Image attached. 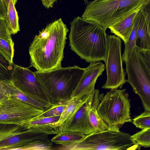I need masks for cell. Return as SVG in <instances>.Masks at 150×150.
<instances>
[{"label": "cell", "instance_id": "cell-1", "mask_svg": "<svg viewBox=\"0 0 150 150\" xmlns=\"http://www.w3.org/2000/svg\"><path fill=\"white\" fill-rule=\"evenodd\" d=\"M68 31L60 18L40 31L29 48L30 67L41 72L61 67Z\"/></svg>", "mask_w": 150, "mask_h": 150}, {"label": "cell", "instance_id": "cell-2", "mask_svg": "<svg viewBox=\"0 0 150 150\" xmlns=\"http://www.w3.org/2000/svg\"><path fill=\"white\" fill-rule=\"evenodd\" d=\"M70 24L69 38L72 50L88 62L105 61L107 47L106 30L80 16L75 18Z\"/></svg>", "mask_w": 150, "mask_h": 150}, {"label": "cell", "instance_id": "cell-3", "mask_svg": "<svg viewBox=\"0 0 150 150\" xmlns=\"http://www.w3.org/2000/svg\"><path fill=\"white\" fill-rule=\"evenodd\" d=\"M150 4V0H98L88 2L82 16L106 30Z\"/></svg>", "mask_w": 150, "mask_h": 150}, {"label": "cell", "instance_id": "cell-4", "mask_svg": "<svg viewBox=\"0 0 150 150\" xmlns=\"http://www.w3.org/2000/svg\"><path fill=\"white\" fill-rule=\"evenodd\" d=\"M84 71V68L74 66L61 67L44 72L37 71L34 73L53 105L71 98Z\"/></svg>", "mask_w": 150, "mask_h": 150}, {"label": "cell", "instance_id": "cell-5", "mask_svg": "<svg viewBox=\"0 0 150 150\" xmlns=\"http://www.w3.org/2000/svg\"><path fill=\"white\" fill-rule=\"evenodd\" d=\"M48 134L35 133L23 125L0 123V150H50Z\"/></svg>", "mask_w": 150, "mask_h": 150}, {"label": "cell", "instance_id": "cell-6", "mask_svg": "<svg viewBox=\"0 0 150 150\" xmlns=\"http://www.w3.org/2000/svg\"><path fill=\"white\" fill-rule=\"evenodd\" d=\"M134 144L128 133L108 129L85 135L82 139L58 150H128L140 149Z\"/></svg>", "mask_w": 150, "mask_h": 150}, {"label": "cell", "instance_id": "cell-7", "mask_svg": "<svg viewBox=\"0 0 150 150\" xmlns=\"http://www.w3.org/2000/svg\"><path fill=\"white\" fill-rule=\"evenodd\" d=\"M130 107V100L126 89H110L103 95L97 112L108 129L118 131L124 124L132 121Z\"/></svg>", "mask_w": 150, "mask_h": 150}, {"label": "cell", "instance_id": "cell-8", "mask_svg": "<svg viewBox=\"0 0 150 150\" xmlns=\"http://www.w3.org/2000/svg\"><path fill=\"white\" fill-rule=\"evenodd\" d=\"M121 47L122 41L120 38L114 35L108 36L107 56L104 61L107 79L102 87L103 89L121 88L126 82Z\"/></svg>", "mask_w": 150, "mask_h": 150}, {"label": "cell", "instance_id": "cell-9", "mask_svg": "<svg viewBox=\"0 0 150 150\" xmlns=\"http://www.w3.org/2000/svg\"><path fill=\"white\" fill-rule=\"evenodd\" d=\"M124 62L127 76L126 82L140 98L144 110L150 111V72L142 64L135 47Z\"/></svg>", "mask_w": 150, "mask_h": 150}, {"label": "cell", "instance_id": "cell-10", "mask_svg": "<svg viewBox=\"0 0 150 150\" xmlns=\"http://www.w3.org/2000/svg\"><path fill=\"white\" fill-rule=\"evenodd\" d=\"M44 112L15 97L0 100V123L22 125Z\"/></svg>", "mask_w": 150, "mask_h": 150}, {"label": "cell", "instance_id": "cell-11", "mask_svg": "<svg viewBox=\"0 0 150 150\" xmlns=\"http://www.w3.org/2000/svg\"><path fill=\"white\" fill-rule=\"evenodd\" d=\"M10 81L16 88L39 101L52 105L40 81L34 72L14 64Z\"/></svg>", "mask_w": 150, "mask_h": 150}, {"label": "cell", "instance_id": "cell-12", "mask_svg": "<svg viewBox=\"0 0 150 150\" xmlns=\"http://www.w3.org/2000/svg\"><path fill=\"white\" fill-rule=\"evenodd\" d=\"M105 69V65L102 62L90 63L88 67L84 68L83 74L71 98H81L90 94L95 89L98 78L102 75Z\"/></svg>", "mask_w": 150, "mask_h": 150}, {"label": "cell", "instance_id": "cell-13", "mask_svg": "<svg viewBox=\"0 0 150 150\" xmlns=\"http://www.w3.org/2000/svg\"><path fill=\"white\" fill-rule=\"evenodd\" d=\"M55 129L58 133L70 131L80 132L85 135L95 132L90 121L86 101L74 115Z\"/></svg>", "mask_w": 150, "mask_h": 150}, {"label": "cell", "instance_id": "cell-14", "mask_svg": "<svg viewBox=\"0 0 150 150\" xmlns=\"http://www.w3.org/2000/svg\"><path fill=\"white\" fill-rule=\"evenodd\" d=\"M0 86L4 98H16L44 111L52 106L27 95L15 87L10 81H0Z\"/></svg>", "mask_w": 150, "mask_h": 150}, {"label": "cell", "instance_id": "cell-15", "mask_svg": "<svg viewBox=\"0 0 150 150\" xmlns=\"http://www.w3.org/2000/svg\"><path fill=\"white\" fill-rule=\"evenodd\" d=\"M104 95L98 89H94L89 95L86 101L90 122L95 132H102L108 129L107 125L103 121L97 112L98 105Z\"/></svg>", "mask_w": 150, "mask_h": 150}, {"label": "cell", "instance_id": "cell-16", "mask_svg": "<svg viewBox=\"0 0 150 150\" xmlns=\"http://www.w3.org/2000/svg\"><path fill=\"white\" fill-rule=\"evenodd\" d=\"M89 95L81 98H70L67 100L66 107L60 116L58 120L48 125L55 129L56 127L60 126L65 121L71 118L86 102Z\"/></svg>", "mask_w": 150, "mask_h": 150}, {"label": "cell", "instance_id": "cell-17", "mask_svg": "<svg viewBox=\"0 0 150 150\" xmlns=\"http://www.w3.org/2000/svg\"><path fill=\"white\" fill-rule=\"evenodd\" d=\"M139 11L133 13L121 21L108 28L110 32L122 39L124 44L128 41Z\"/></svg>", "mask_w": 150, "mask_h": 150}, {"label": "cell", "instance_id": "cell-18", "mask_svg": "<svg viewBox=\"0 0 150 150\" xmlns=\"http://www.w3.org/2000/svg\"><path fill=\"white\" fill-rule=\"evenodd\" d=\"M150 24L147 23L142 12L137 31L135 47L142 49H150Z\"/></svg>", "mask_w": 150, "mask_h": 150}, {"label": "cell", "instance_id": "cell-19", "mask_svg": "<svg viewBox=\"0 0 150 150\" xmlns=\"http://www.w3.org/2000/svg\"><path fill=\"white\" fill-rule=\"evenodd\" d=\"M17 0H9L5 18L10 33L14 35L20 31L19 18L15 5Z\"/></svg>", "mask_w": 150, "mask_h": 150}, {"label": "cell", "instance_id": "cell-20", "mask_svg": "<svg viewBox=\"0 0 150 150\" xmlns=\"http://www.w3.org/2000/svg\"><path fill=\"white\" fill-rule=\"evenodd\" d=\"M85 135L79 132L65 131L56 134L51 141L52 143L66 146L82 139Z\"/></svg>", "mask_w": 150, "mask_h": 150}, {"label": "cell", "instance_id": "cell-21", "mask_svg": "<svg viewBox=\"0 0 150 150\" xmlns=\"http://www.w3.org/2000/svg\"><path fill=\"white\" fill-rule=\"evenodd\" d=\"M141 9L139 11L136 16L134 23L128 41L125 44L124 51L122 55L123 62L131 55L135 47L137 31L142 15Z\"/></svg>", "mask_w": 150, "mask_h": 150}, {"label": "cell", "instance_id": "cell-22", "mask_svg": "<svg viewBox=\"0 0 150 150\" xmlns=\"http://www.w3.org/2000/svg\"><path fill=\"white\" fill-rule=\"evenodd\" d=\"M14 43L12 39L6 40L0 38V54L11 65L13 64Z\"/></svg>", "mask_w": 150, "mask_h": 150}, {"label": "cell", "instance_id": "cell-23", "mask_svg": "<svg viewBox=\"0 0 150 150\" xmlns=\"http://www.w3.org/2000/svg\"><path fill=\"white\" fill-rule=\"evenodd\" d=\"M134 144L140 147L147 148L150 146V128L142 129L131 135Z\"/></svg>", "mask_w": 150, "mask_h": 150}, {"label": "cell", "instance_id": "cell-24", "mask_svg": "<svg viewBox=\"0 0 150 150\" xmlns=\"http://www.w3.org/2000/svg\"><path fill=\"white\" fill-rule=\"evenodd\" d=\"M13 65L0 54V81H10Z\"/></svg>", "mask_w": 150, "mask_h": 150}, {"label": "cell", "instance_id": "cell-25", "mask_svg": "<svg viewBox=\"0 0 150 150\" xmlns=\"http://www.w3.org/2000/svg\"><path fill=\"white\" fill-rule=\"evenodd\" d=\"M132 123L137 128L142 129L150 128V111L144 110L140 115L135 117Z\"/></svg>", "mask_w": 150, "mask_h": 150}, {"label": "cell", "instance_id": "cell-26", "mask_svg": "<svg viewBox=\"0 0 150 150\" xmlns=\"http://www.w3.org/2000/svg\"><path fill=\"white\" fill-rule=\"evenodd\" d=\"M67 100L53 105L50 108L44 111L37 117H45L60 116L66 107Z\"/></svg>", "mask_w": 150, "mask_h": 150}, {"label": "cell", "instance_id": "cell-27", "mask_svg": "<svg viewBox=\"0 0 150 150\" xmlns=\"http://www.w3.org/2000/svg\"><path fill=\"white\" fill-rule=\"evenodd\" d=\"M59 117L60 116L45 117H36L23 125L27 128L34 126L48 125L57 121Z\"/></svg>", "mask_w": 150, "mask_h": 150}, {"label": "cell", "instance_id": "cell-28", "mask_svg": "<svg viewBox=\"0 0 150 150\" xmlns=\"http://www.w3.org/2000/svg\"><path fill=\"white\" fill-rule=\"evenodd\" d=\"M135 48L142 64L149 72H150V49H142Z\"/></svg>", "mask_w": 150, "mask_h": 150}, {"label": "cell", "instance_id": "cell-29", "mask_svg": "<svg viewBox=\"0 0 150 150\" xmlns=\"http://www.w3.org/2000/svg\"><path fill=\"white\" fill-rule=\"evenodd\" d=\"M0 38L8 40L12 39L5 19L2 18H0Z\"/></svg>", "mask_w": 150, "mask_h": 150}, {"label": "cell", "instance_id": "cell-30", "mask_svg": "<svg viewBox=\"0 0 150 150\" xmlns=\"http://www.w3.org/2000/svg\"><path fill=\"white\" fill-rule=\"evenodd\" d=\"M7 13V8L4 0H0V18L5 19Z\"/></svg>", "mask_w": 150, "mask_h": 150}, {"label": "cell", "instance_id": "cell-31", "mask_svg": "<svg viewBox=\"0 0 150 150\" xmlns=\"http://www.w3.org/2000/svg\"><path fill=\"white\" fill-rule=\"evenodd\" d=\"M45 8L48 9L53 7V5L57 0H41Z\"/></svg>", "mask_w": 150, "mask_h": 150}, {"label": "cell", "instance_id": "cell-32", "mask_svg": "<svg viewBox=\"0 0 150 150\" xmlns=\"http://www.w3.org/2000/svg\"><path fill=\"white\" fill-rule=\"evenodd\" d=\"M4 98V95L2 92L1 90L0 87V100Z\"/></svg>", "mask_w": 150, "mask_h": 150}, {"label": "cell", "instance_id": "cell-33", "mask_svg": "<svg viewBox=\"0 0 150 150\" xmlns=\"http://www.w3.org/2000/svg\"><path fill=\"white\" fill-rule=\"evenodd\" d=\"M4 2L5 3V4H6V5L7 8L8 6V4L9 3V0H4Z\"/></svg>", "mask_w": 150, "mask_h": 150}, {"label": "cell", "instance_id": "cell-34", "mask_svg": "<svg viewBox=\"0 0 150 150\" xmlns=\"http://www.w3.org/2000/svg\"><path fill=\"white\" fill-rule=\"evenodd\" d=\"M83 0L84 1L85 4H87L88 2V0Z\"/></svg>", "mask_w": 150, "mask_h": 150}, {"label": "cell", "instance_id": "cell-35", "mask_svg": "<svg viewBox=\"0 0 150 150\" xmlns=\"http://www.w3.org/2000/svg\"></svg>", "mask_w": 150, "mask_h": 150}]
</instances>
